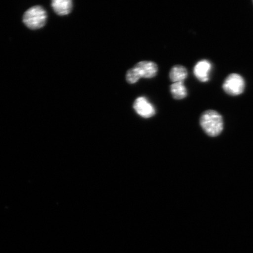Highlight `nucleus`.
Listing matches in <instances>:
<instances>
[{"label":"nucleus","instance_id":"nucleus-2","mask_svg":"<svg viewBox=\"0 0 253 253\" xmlns=\"http://www.w3.org/2000/svg\"><path fill=\"white\" fill-rule=\"evenodd\" d=\"M47 14L45 9L36 5L28 9L23 17V23L31 30H38L45 25Z\"/></svg>","mask_w":253,"mask_h":253},{"label":"nucleus","instance_id":"nucleus-9","mask_svg":"<svg viewBox=\"0 0 253 253\" xmlns=\"http://www.w3.org/2000/svg\"><path fill=\"white\" fill-rule=\"evenodd\" d=\"M170 91L174 99L176 100L185 99L188 95L187 89L183 82L173 83L170 87Z\"/></svg>","mask_w":253,"mask_h":253},{"label":"nucleus","instance_id":"nucleus-1","mask_svg":"<svg viewBox=\"0 0 253 253\" xmlns=\"http://www.w3.org/2000/svg\"><path fill=\"white\" fill-rule=\"evenodd\" d=\"M200 125L206 134L210 137H217L223 131V119L216 111L208 110L202 113Z\"/></svg>","mask_w":253,"mask_h":253},{"label":"nucleus","instance_id":"nucleus-6","mask_svg":"<svg viewBox=\"0 0 253 253\" xmlns=\"http://www.w3.org/2000/svg\"><path fill=\"white\" fill-rule=\"evenodd\" d=\"M211 64L207 60H202L195 66L194 74L195 77L201 82H207L210 79Z\"/></svg>","mask_w":253,"mask_h":253},{"label":"nucleus","instance_id":"nucleus-5","mask_svg":"<svg viewBox=\"0 0 253 253\" xmlns=\"http://www.w3.org/2000/svg\"><path fill=\"white\" fill-rule=\"evenodd\" d=\"M134 67L137 69L141 78H153L157 75L158 70L156 63L152 61H141Z\"/></svg>","mask_w":253,"mask_h":253},{"label":"nucleus","instance_id":"nucleus-3","mask_svg":"<svg viewBox=\"0 0 253 253\" xmlns=\"http://www.w3.org/2000/svg\"><path fill=\"white\" fill-rule=\"evenodd\" d=\"M223 88L227 94L236 96L244 92L245 79L241 75L237 74H230L226 78L223 84Z\"/></svg>","mask_w":253,"mask_h":253},{"label":"nucleus","instance_id":"nucleus-10","mask_svg":"<svg viewBox=\"0 0 253 253\" xmlns=\"http://www.w3.org/2000/svg\"><path fill=\"white\" fill-rule=\"evenodd\" d=\"M141 78L140 74H139L137 69L135 67L132 68L126 72V80L129 84H134L140 80Z\"/></svg>","mask_w":253,"mask_h":253},{"label":"nucleus","instance_id":"nucleus-8","mask_svg":"<svg viewBox=\"0 0 253 253\" xmlns=\"http://www.w3.org/2000/svg\"><path fill=\"white\" fill-rule=\"evenodd\" d=\"M188 77V71L184 66L176 65L170 69L169 78L173 83L183 82Z\"/></svg>","mask_w":253,"mask_h":253},{"label":"nucleus","instance_id":"nucleus-4","mask_svg":"<svg viewBox=\"0 0 253 253\" xmlns=\"http://www.w3.org/2000/svg\"><path fill=\"white\" fill-rule=\"evenodd\" d=\"M133 108L139 116L145 119L152 118L156 113L153 104L146 97L143 96L139 97L135 99Z\"/></svg>","mask_w":253,"mask_h":253},{"label":"nucleus","instance_id":"nucleus-7","mask_svg":"<svg viewBox=\"0 0 253 253\" xmlns=\"http://www.w3.org/2000/svg\"><path fill=\"white\" fill-rule=\"evenodd\" d=\"M52 7L58 15H68L72 11L73 3L71 0H53Z\"/></svg>","mask_w":253,"mask_h":253}]
</instances>
